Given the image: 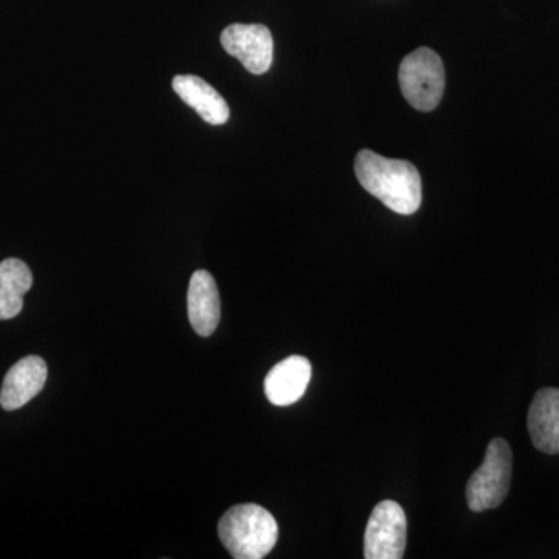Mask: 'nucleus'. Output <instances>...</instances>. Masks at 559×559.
<instances>
[{"mask_svg": "<svg viewBox=\"0 0 559 559\" xmlns=\"http://www.w3.org/2000/svg\"><path fill=\"white\" fill-rule=\"evenodd\" d=\"M355 171L360 186L392 212L414 215L421 205V178L411 162L388 159L364 150L356 156Z\"/></svg>", "mask_w": 559, "mask_h": 559, "instance_id": "f257e3e1", "label": "nucleus"}, {"mask_svg": "<svg viewBox=\"0 0 559 559\" xmlns=\"http://www.w3.org/2000/svg\"><path fill=\"white\" fill-rule=\"evenodd\" d=\"M218 533L221 543L235 559H261L277 544L278 525L263 507L242 503L221 518Z\"/></svg>", "mask_w": 559, "mask_h": 559, "instance_id": "f03ea898", "label": "nucleus"}, {"mask_svg": "<svg viewBox=\"0 0 559 559\" xmlns=\"http://www.w3.org/2000/svg\"><path fill=\"white\" fill-rule=\"evenodd\" d=\"M513 455L510 444L495 439L488 444L480 468L471 476L466 487L468 507L474 513L498 509L510 491Z\"/></svg>", "mask_w": 559, "mask_h": 559, "instance_id": "7ed1b4c3", "label": "nucleus"}, {"mask_svg": "<svg viewBox=\"0 0 559 559\" xmlns=\"http://www.w3.org/2000/svg\"><path fill=\"white\" fill-rule=\"evenodd\" d=\"M400 86L415 109H436L444 94V68L439 55L426 47L407 55L400 66Z\"/></svg>", "mask_w": 559, "mask_h": 559, "instance_id": "20e7f679", "label": "nucleus"}, {"mask_svg": "<svg viewBox=\"0 0 559 559\" xmlns=\"http://www.w3.org/2000/svg\"><path fill=\"white\" fill-rule=\"evenodd\" d=\"M407 540V520L403 507L393 500H382L371 511L366 535L364 557L367 559H401Z\"/></svg>", "mask_w": 559, "mask_h": 559, "instance_id": "39448f33", "label": "nucleus"}, {"mask_svg": "<svg viewBox=\"0 0 559 559\" xmlns=\"http://www.w3.org/2000/svg\"><path fill=\"white\" fill-rule=\"evenodd\" d=\"M221 44L253 75H263L274 61V38L266 25L231 24L221 33Z\"/></svg>", "mask_w": 559, "mask_h": 559, "instance_id": "423d86ee", "label": "nucleus"}, {"mask_svg": "<svg viewBox=\"0 0 559 559\" xmlns=\"http://www.w3.org/2000/svg\"><path fill=\"white\" fill-rule=\"evenodd\" d=\"M311 374L310 360L299 355L289 356L272 367L264 380V393L274 406H290L307 392Z\"/></svg>", "mask_w": 559, "mask_h": 559, "instance_id": "0eeeda50", "label": "nucleus"}, {"mask_svg": "<svg viewBox=\"0 0 559 559\" xmlns=\"http://www.w3.org/2000/svg\"><path fill=\"white\" fill-rule=\"evenodd\" d=\"M47 381V364L39 356H27L14 364L3 380L0 406L5 411H17L31 403L44 389Z\"/></svg>", "mask_w": 559, "mask_h": 559, "instance_id": "6e6552de", "label": "nucleus"}, {"mask_svg": "<svg viewBox=\"0 0 559 559\" xmlns=\"http://www.w3.org/2000/svg\"><path fill=\"white\" fill-rule=\"evenodd\" d=\"M189 319L194 333L209 337L218 329L221 299L215 278L207 271L191 275L189 286Z\"/></svg>", "mask_w": 559, "mask_h": 559, "instance_id": "1a4fd4ad", "label": "nucleus"}, {"mask_svg": "<svg viewBox=\"0 0 559 559\" xmlns=\"http://www.w3.org/2000/svg\"><path fill=\"white\" fill-rule=\"evenodd\" d=\"M528 432L536 450L559 454V389H540L528 411Z\"/></svg>", "mask_w": 559, "mask_h": 559, "instance_id": "9d476101", "label": "nucleus"}, {"mask_svg": "<svg viewBox=\"0 0 559 559\" xmlns=\"http://www.w3.org/2000/svg\"><path fill=\"white\" fill-rule=\"evenodd\" d=\"M173 90L180 100L197 110L201 119L213 127L226 123L230 117L229 105L215 87L197 75H178L173 79Z\"/></svg>", "mask_w": 559, "mask_h": 559, "instance_id": "9b49d317", "label": "nucleus"}, {"mask_svg": "<svg viewBox=\"0 0 559 559\" xmlns=\"http://www.w3.org/2000/svg\"><path fill=\"white\" fill-rule=\"evenodd\" d=\"M33 286L31 267L22 260L0 263V320L16 318L24 308V296Z\"/></svg>", "mask_w": 559, "mask_h": 559, "instance_id": "f8f14e48", "label": "nucleus"}]
</instances>
